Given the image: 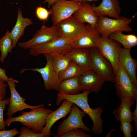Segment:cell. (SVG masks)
<instances>
[{
    "mask_svg": "<svg viewBox=\"0 0 137 137\" xmlns=\"http://www.w3.org/2000/svg\"><path fill=\"white\" fill-rule=\"evenodd\" d=\"M10 79L6 75L5 70L0 67V79L6 82Z\"/></svg>",
    "mask_w": 137,
    "mask_h": 137,
    "instance_id": "obj_35",
    "label": "cell"
},
{
    "mask_svg": "<svg viewBox=\"0 0 137 137\" xmlns=\"http://www.w3.org/2000/svg\"><path fill=\"white\" fill-rule=\"evenodd\" d=\"M20 132L19 137H48L41 133H37L32 129L24 126L21 128Z\"/></svg>",
    "mask_w": 137,
    "mask_h": 137,
    "instance_id": "obj_29",
    "label": "cell"
},
{
    "mask_svg": "<svg viewBox=\"0 0 137 137\" xmlns=\"http://www.w3.org/2000/svg\"><path fill=\"white\" fill-rule=\"evenodd\" d=\"M33 24L31 19L23 16L22 12L19 8L17 11L16 23L10 32L12 40L13 48L16 46L19 40L24 35L26 28Z\"/></svg>",
    "mask_w": 137,
    "mask_h": 137,
    "instance_id": "obj_21",
    "label": "cell"
},
{
    "mask_svg": "<svg viewBox=\"0 0 137 137\" xmlns=\"http://www.w3.org/2000/svg\"><path fill=\"white\" fill-rule=\"evenodd\" d=\"M75 1L79 2L81 3H82L87 2L88 1L87 0H74Z\"/></svg>",
    "mask_w": 137,
    "mask_h": 137,
    "instance_id": "obj_39",
    "label": "cell"
},
{
    "mask_svg": "<svg viewBox=\"0 0 137 137\" xmlns=\"http://www.w3.org/2000/svg\"><path fill=\"white\" fill-rule=\"evenodd\" d=\"M90 93L89 91H86L81 93L72 95L59 93L57 95L56 104L57 105H59L63 99H66L76 105L88 114L92 120L93 125L92 127L91 130L92 132L95 134H100L103 131V121L101 117V115L103 112V110L101 107L93 109L90 107L88 101V96Z\"/></svg>",
    "mask_w": 137,
    "mask_h": 137,
    "instance_id": "obj_1",
    "label": "cell"
},
{
    "mask_svg": "<svg viewBox=\"0 0 137 137\" xmlns=\"http://www.w3.org/2000/svg\"><path fill=\"white\" fill-rule=\"evenodd\" d=\"M88 1H93V0H87Z\"/></svg>",
    "mask_w": 137,
    "mask_h": 137,
    "instance_id": "obj_40",
    "label": "cell"
},
{
    "mask_svg": "<svg viewBox=\"0 0 137 137\" xmlns=\"http://www.w3.org/2000/svg\"><path fill=\"white\" fill-rule=\"evenodd\" d=\"M132 21V19L124 16H121L118 19H112L106 16H99L95 28L101 36L108 37L111 33L117 31H132V29L129 26Z\"/></svg>",
    "mask_w": 137,
    "mask_h": 137,
    "instance_id": "obj_4",
    "label": "cell"
},
{
    "mask_svg": "<svg viewBox=\"0 0 137 137\" xmlns=\"http://www.w3.org/2000/svg\"><path fill=\"white\" fill-rule=\"evenodd\" d=\"M81 91L97 93L100 91L106 81L92 70L85 71L78 77Z\"/></svg>",
    "mask_w": 137,
    "mask_h": 137,
    "instance_id": "obj_15",
    "label": "cell"
},
{
    "mask_svg": "<svg viewBox=\"0 0 137 137\" xmlns=\"http://www.w3.org/2000/svg\"><path fill=\"white\" fill-rule=\"evenodd\" d=\"M44 55L46 60V63L43 67L41 68H23L20 72V74L31 71L39 73L41 75L44 81V85L46 90H55L58 91L60 83L58 74L55 71L53 65L52 56L49 54Z\"/></svg>",
    "mask_w": 137,
    "mask_h": 137,
    "instance_id": "obj_9",
    "label": "cell"
},
{
    "mask_svg": "<svg viewBox=\"0 0 137 137\" xmlns=\"http://www.w3.org/2000/svg\"><path fill=\"white\" fill-rule=\"evenodd\" d=\"M117 96L121 99L134 103L137 99V86L132 82L118 61L114 73Z\"/></svg>",
    "mask_w": 137,
    "mask_h": 137,
    "instance_id": "obj_3",
    "label": "cell"
},
{
    "mask_svg": "<svg viewBox=\"0 0 137 137\" xmlns=\"http://www.w3.org/2000/svg\"><path fill=\"white\" fill-rule=\"evenodd\" d=\"M70 114L67 118L65 119L59 125L55 137H61L63 135L72 130L79 128L84 131L91 130L84 124L83 118L86 114L80 110L78 106L73 103Z\"/></svg>",
    "mask_w": 137,
    "mask_h": 137,
    "instance_id": "obj_5",
    "label": "cell"
},
{
    "mask_svg": "<svg viewBox=\"0 0 137 137\" xmlns=\"http://www.w3.org/2000/svg\"><path fill=\"white\" fill-rule=\"evenodd\" d=\"M12 40L10 32L7 31L4 36L0 39V51L1 55L0 61L3 63L8 53L12 52Z\"/></svg>",
    "mask_w": 137,
    "mask_h": 137,
    "instance_id": "obj_26",
    "label": "cell"
},
{
    "mask_svg": "<svg viewBox=\"0 0 137 137\" xmlns=\"http://www.w3.org/2000/svg\"><path fill=\"white\" fill-rule=\"evenodd\" d=\"M85 71L72 60L67 67L58 74L60 82L65 79L79 77Z\"/></svg>",
    "mask_w": 137,
    "mask_h": 137,
    "instance_id": "obj_25",
    "label": "cell"
},
{
    "mask_svg": "<svg viewBox=\"0 0 137 137\" xmlns=\"http://www.w3.org/2000/svg\"><path fill=\"white\" fill-rule=\"evenodd\" d=\"M61 37L56 26L48 27L43 24L28 41L18 43L19 47L27 49L43 44Z\"/></svg>",
    "mask_w": 137,
    "mask_h": 137,
    "instance_id": "obj_10",
    "label": "cell"
},
{
    "mask_svg": "<svg viewBox=\"0 0 137 137\" xmlns=\"http://www.w3.org/2000/svg\"><path fill=\"white\" fill-rule=\"evenodd\" d=\"M94 0V1H97V0Z\"/></svg>",
    "mask_w": 137,
    "mask_h": 137,
    "instance_id": "obj_41",
    "label": "cell"
},
{
    "mask_svg": "<svg viewBox=\"0 0 137 137\" xmlns=\"http://www.w3.org/2000/svg\"><path fill=\"white\" fill-rule=\"evenodd\" d=\"M121 45L108 37L101 36L97 48L100 54L111 63L114 73L118 62Z\"/></svg>",
    "mask_w": 137,
    "mask_h": 137,
    "instance_id": "obj_12",
    "label": "cell"
},
{
    "mask_svg": "<svg viewBox=\"0 0 137 137\" xmlns=\"http://www.w3.org/2000/svg\"><path fill=\"white\" fill-rule=\"evenodd\" d=\"M120 130L123 132L125 137H131V132L133 128L130 122L126 121L121 122Z\"/></svg>",
    "mask_w": 137,
    "mask_h": 137,
    "instance_id": "obj_32",
    "label": "cell"
},
{
    "mask_svg": "<svg viewBox=\"0 0 137 137\" xmlns=\"http://www.w3.org/2000/svg\"><path fill=\"white\" fill-rule=\"evenodd\" d=\"M57 0H45L43 3H47V6L48 8L50 7L52 5L54 4Z\"/></svg>",
    "mask_w": 137,
    "mask_h": 137,
    "instance_id": "obj_37",
    "label": "cell"
},
{
    "mask_svg": "<svg viewBox=\"0 0 137 137\" xmlns=\"http://www.w3.org/2000/svg\"><path fill=\"white\" fill-rule=\"evenodd\" d=\"M81 91L78 77L62 80L59 84L58 91L59 93L69 95L79 94Z\"/></svg>",
    "mask_w": 137,
    "mask_h": 137,
    "instance_id": "obj_23",
    "label": "cell"
},
{
    "mask_svg": "<svg viewBox=\"0 0 137 137\" xmlns=\"http://www.w3.org/2000/svg\"><path fill=\"white\" fill-rule=\"evenodd\" d=\"M20 133L16 128L8 130H0V137H13Z\"/></svg>",
    "mask_w": 137,
    "mask_h": 137,
    "instance_id": "obj_33",
    "label": "cell"
},
{
    "mask_svg": "<svg viewBox=\"0 0 137 137\" xmlns=\"http://www.w3.org/2000/svg\"><path fill=\"white\" fill-rule=\"evenodd\" d=\"M86 25L85 23L72 16L61 21L56 26L61 37L73 41L83 32Z\"/></svg>",
    "mask_w": 137,
    "mask_h": 137,
    "instance_id": "obj_13",
    "label": "cell"
},
{
    "mask_svg": "<svg viewBox=\"0 0 137 137\" xmlns=\"http://www.w3.org/2000/svg\"><path fill=\"white\" fill-rule=\"evenodd\" d=\"M130 49L121 47L119 52L118 61L133 83L137 86L136 70L137 61L132 57Z\"/></svg>",
    "mask_w": 137,
    "mask_h": 137,
    "instance_id": "obj_18",
    "label": "cell"
},
{
    "mask_svg": "<svg viewBox=\"0 0 137 137\" xmlns=\"http://www.w3.org/2000/svg\"><path fill=\"white\" fill-rule=\"evenodd\" d=\"M52 56L53 67L58 74L65 69L72 61L64 53L55 54Z\"/></svg>",
    "mask_w": 137,
    "mask_h": 137,
    "instance_id": "obj_27",
    "label": "cell"
},
{
    "mask_svg": "<svg viewBox=\"0 0 137 137\" xmlns=\"http://www.w3.org/2000/svg\"><path fill=\"white\" fill-rule=\"evenodd\" d=\"M89 49L91 70L106 81L114 82V74L110 62L100 54L97 48Z\"/></svg>",
    "mask_w": 137,
    "mask_h": 137,
    "instance_id": "obj_6",
    "label": "cell"
},
{
    "mask_svg": "<svg viewBox=\"0 0 137 137\" xmlns=\"http://www.w3.org/2000/svg\"><path fill=\"white\" fill-rule=\"evenodd\" d=\"M6 82L0 79V99H5L6 95V88L8 84Z\"/></svg>",
    "mask_w": 137,
    "mask_h": 137,
    "instance_id": "obj_34",
    "label": "cell"
},
{
    "mask_svg": "<svg viewBox=\"0 0 137 137\" xmlns=\"http://www.w3.org/2000/svg\"><path fill=\"white\" fill-rule=\"evenodd\" d=\"M81 3L74 0H57L49 10L53 26L72 16L81 6Z\"/></svg>",
    "mask_w": 137,
    "mask_h": 137,
    "instance_id": "obj_8",
    "label": "cell"
},
{
    "mask_svg": "<svg viewBox=\"0 0 137 137\" xmlns=\"http://www.w3.org/2000/svg\"><path fill=\"white\" fill-rule=\"evenodd\" d=\"M88 134L80 129L77 128L70 130L65 133L61 137H90Z\"/></svg>",
    "mask_w": 137,
    "mask_h": 137,
    "instance_id": "obj_31",
    "label": "cell"
},
{
    "mask_svg": "<svg viewBox=\"0 0 137 137\" xmlns=\"http://www.w3.org/2000/svg\"><path fill=\"white\" fill-rule=\"evenodd\" d=\"M108 37L122 45L124 47L131 49L137 45V37L133 34L126 35L121 31H117L110 34Z\"/></svg>",
    "mask_w": 137,
    "mask_h": 137,
    "instance_id": "obj_24",
    "label": "cell"
},
{
    "mask_svg": "<svg viewBox=\"0 0 137 137\" xmlns=\"http://www.w3.org/2000/svg\"><path fill=\"white\" fill-rule=\"evenodd\" d=\"M73 16L80 21L87 23L95 28L99 17L92 5L87 2L82 3L81 6L73 14Z\"/></svg>",
    "mask_w": 137,
    "mask_h": 137,
    "instance_id": "obj_20",
    "label": "cell"
},
{
    "mask_svg": "<svg viewBox=\"0 0 137 137\" xmlns=\"http://www.w3.org/2000/svg\"><path fill=\"white\" fill-rule=\"evenodd\" d=\"M35 14L38 19L44 21L48 20L50 12L46 8L41 6H38L36 8Z\"/></svg>",
    "mask_w": 137,
    "mask_h": 137,
    "instance_id": "obj_30",
    "label": "cell"
},
{
    "mask_svg": "<svg viewBox=\"0 0 137 137\" xmlns=\"http://www.w3.org/2000/svg\"><path fill=\"white\" fill-rule=\"evenodd\" d=\"M7 81L10 92L9 103L6 114L7 117L12 116L16 112L26 109L31 110L40 107L44 105L40 104L37 106H31L26 104L25 101L27 99L21 96L16 91L15 83H19L18 81L10 77Z\"/></svg>",
    "mask_w": 137,
    "mask_h": 137,
    "instance_id": "obj_11",
    "label": "cell"
},
{
    "mask_svg": "<svg viewBox=\"0 0 137 137\" xmlns=\"http://www.w3.org/2000/svg\"><path fill=\"white\" fill-rule=\"evenodd\" d=\"M92 8L99 16H108L118 19L121 10L117 0H102L98 6L92 5Z\"/></svg>",
    "mask_w": 137,
    "mask_h": 137,
    "instance_id": "obj_17",
    "label": "cell"
},
{
    "mask_svg": "<svg viewBox=\"0 0 137 137\" xmlns=\"http://www.w3.org/2000/svg\"><path fill=\"white\" fill-rule=\"evenodd\" d=\"M133 113V121H134L135 125V131H137V99L136 100V104L135 109Z\"/></svg>",
    "mask_w": 137,
    "mask_h": 137,
    "instance_id": "obj_36",
    "label": "cell"
},
{
    "mask_svg": "<svg viewBox=\"0 0 137 137\" xmlns=\"http://www.w3.org/2000/svg\"><path fill=\"white\" fill-rule=\"evenodd\" d=\"M101 36L95 28L88 24L83 32L72 41L73 48L97 47Z\"/></svg>",
    "mask_w": 137,
    "mask_h": 137,
    "instance_id": "obj_14",
    "label": "cell"
},
{
    "mask_svg": "<svg viewBox=\"0 0 137 137\" xmlns=\"http://www.w3.org/2000/svg\"><path fill=\"white\" fill-rule=\"evenodd\" d=\"M44 106L23 112L17 117H7L5 121L6 126L9 127L13 122H19L37 133H41L46 124L48 115L53 111L45 108Z\"/></svg>",
    "mask_w": 137,
    "mask_h": 137,
    "instance_id": "obj_2",
    "label": "cell"
},
{
    "mask_svg": "<svg viewBox=\"0 0 137 137\" xmlns=\"http://www.w3.org/2000/svg\"><path fill=\"white\" fill-rule=\"evenodd\" d=\"M115 130V129H112L110 132H109L106 135V137H109L110 135Z\"/></svg>",
    "mask_w": 137,
    "mask_h": 137,
    "instance_id": "obj_38",
    "label": "cell"
},
{
    "mask_svg": "<svg viewBox=\"0 0 137 137\" xmlns=\"http://www.w3.org/2000/svg\"><path fill=\"white\" fill-rule=\"evenodd\" d=\"M121 101L120 105L113 111V114L118 121L131 123L133 121V113L131 108L134 103L123 100Z\"/></svg>",
    "mask_w": 137,
    "mask_h": 137,
    "instance_id": "obj_22",
    "label": "cell"
},
{
    "mask_svg": "<svg viewBox=\"0 0 137 137\" xmlns=\"http://www.w3.org/2000/svg\"><path fill=\"white\" fill-rule=\"evenodd\" d=\"M10 98L0 99V130H5L6 125L4 118V112L6 106L9 104Z\"/></svg>",
    "mask_w": 137,
    "mask_h": 137,
    "instance_id": "obj_28",
    "label": "cell"
},
{
    "mask_svg": "<svg viewBox=\"0 0 137 137\" xmlns=\"http://www.w3.org/2000/svg\"><path fill=\"white\" fill-rule=\"evenodd\" d=\"M64 53L84 70H91L89 48H74Z\"/></svg>",
    "mask_w": 137,
    "mask_h": 137,
    "instance_id": "obj_19",
    "label": "cell"
},
{
    "mask_svg": "<svg viewBox=\"0 0 137 137\" xmlns=\"http://www.w3.org/2000/svg\"><path fill=\"white\" fill-rule=\"evenodd\" d=\"M72 41L60 37L47 43L28 49L30 55L36 57L41 54L52 55L67 52L73 48Z\"/></svg>",
    "mask_w": 137,
    "mask_h": 137,
    "instance_id": "obj_7",
    "label": "cell"
},
{
    "mask_svg": "<svg viewBox=\"0 0 137 137\" xmlns=\"http://www.w3.org/2000/svg\"><path fill=\"white\" fill-rule=\"evenodd\" d=\"M62 101L61 106L48 115L46 124L41 132L42 134L48 137L52 135L51 128L54 124L59 119L65 117L70 112L73 103L66 99Z\"/></svg>",
    "mask_w": 137,
    "mask_h": 137,
    "instance_id": "obj_16",
    "label": "cell"
}]
</instances>
